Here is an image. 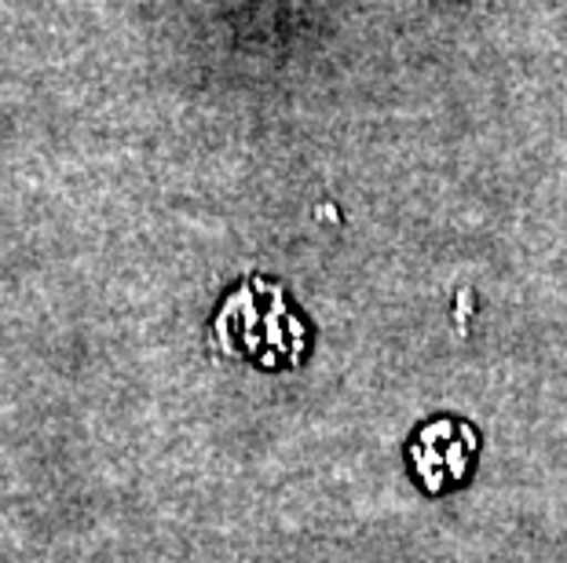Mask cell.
Listing matches in <instances>:
<instances>
[{
	"mask_svg": "<svg viewBox=\"0 0 567 563\" xmlns=\"http://www.w3.org/2000/svg\"><path fill=\"white\" fill-rule=\"evenodd\" d=\"M476 450L473 428L457 421H436L414 439V465L429 490H443L446 483L462 479L468 453Z\"/></svg>",
	"mask_w": 567,
	"mask_h": 563,
	"instance_id": "cell-1",
	"label": "cell"
}]
</instances>
